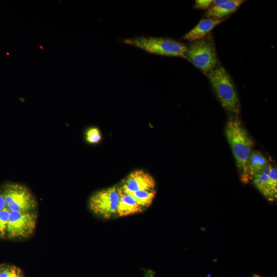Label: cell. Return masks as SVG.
Returning <instances> with one entry per match:
<instances>
[{"mask_svg": "<svg viewBox=\"0 0 277 277\" xmlns=\"http://www.w3.org/2000/svg\"><path fill=\"white\" fill-rule=\"evenodd\" d=\"M101 133L97 128H90L86 132V140L89 143L97 144L101 141Z\"/></svg>", "mask_w": 277, "mask_h": 277, "instance_id": "cell-17", "label": "cell"}, {"mask_svg": "<svg viewBox=\"0 0 277 277\" xmlns=\"http://www.w3.org/2000/svg\"><path fill=\"white\" fill-rule=\"evenodd\" d=\"M255 187L268 199L276 198L277 169L269 165L262 171L252 176Z\"/></svg>", "mask_w": 277, "mask_h": 277, "instance_id": "cell-8", "label": "cell"}, {"mask_svg": "<svg viewBox=\"0 0 277 277\" xmlns=\"http://www.w3.org/2000/svg\"><path fill=\"white\" fill-rule=\"evenodd\" d=\"M186 59L205 74L213 70L217 64V56L214 45L209 39L193 42L186 52Z\"/></svg>", "mask_w": 277, "mask_h": 277, "instance_id": "cell-6", "label": "cell"}, {"mask_svg": "<svg viewBox=\"0 0 277 277\" xmlns=\"http://www.w3.org/2000/svg\"><path fill=\"white\" fill-rule=\"evenodd\" d=\"M119 187L127 193L142 190H155V182L149 173L139 170L131 172Z\"/></svg>", "mask_w": 277, "mask_h": 277, "instance_id": "cell-9", "label": "cell"}, {"mask_svg": "<svg viewBox=\"0 0 277 277\" xmlns=\"http://www.w3.org/2000/svg\"><path fill=\"white\" fill-rule=\"evenodd\" d=\"M0 277H25V275L19 267L12 264H2Z\"/></svg>", "mask_w": 277, "mask_h": 277, "instance_id": "cell-15", "label": "cell"}, {"mask_svg": "<svg viewBox=\"0 0 277 277\" xmlns=\"http://www.w3.org/2000/svg\"><path fill=\"white\" fill-rule=\"evenodd\" d=\"M6 203L4 197L0 190V211L6 208Z\"/></svg>", "mask_w": 277, "mask_h": 277, "instance_id": "cell-19", "label": "cell"}, {"mask_svg": "<svg viewBox=\"0 0 277 277\" xmlns=\"http://www.w3.org/2000/svg\"><path fill=\"white\" fill-rule=\"evenodd\" d=\"M6 239L23 240L31 237L36 227L37 211L29 212L10 210Z\"/></svg>", "mask_w": 277, "mask_h": 277, "instance_id": "cell-7", "label": "cell"}, {"mask_svg": "<svg viewBox=\"0 0 277 277\" xmlns=\"http://www.w3.org/2000/svg\"><path fill=\"white\" fill-rule=\"evenodd\" d=\"M253 277H263V276H261L260 275L256 274H254L253 275Z\"/></svg>", "mask_w": 277, "mask_h": 277, "instance_id": "cell-20", "label": "cell"}, {"mask_svg": "<svg viewBox=\"0 0 277 277\" xmlns=\"http://www.w3.org/2000/svg\"><path fill=\"white\" fill-rule=\"evenodd\" d=\"M211 0H196L194 6L196 8L202 9H208L211 6Z\"/></svg>", "mask_w": 277, "mask_h": 277, "instance_id": "cell-18", "label": "cell"}, {"mask_svg": "<svg viewBox=\"0 0 277 277\" xmlns=\"http://www.w3.org/2000/svg\"><path fill=\"white\" fill-rule=\"evenodd\" d=\"M7 207L11 211L21 212L37 211L38 203L32 192L24 185L11 183L1 189Z\"/></svg>", "mask_w": 277, "mask_h": 277, "instance_id": "cell-4", "label": "cell"}, {"mask_svg": "<svg viewBox=\"0 0 277 277\" xmlns=\"http://www.w3.org/2000/svg\"><path fill=\"white\" fill-rule=\"evenodd\" d=\"M10 214V210L7 207L0 211V238L1 239H6L7 225Z\"/></svg>", "mask_w": 277, "mask_h": 277, "instance_id": "cell-16", "label": "cell"}, {"mask_svg": "<svg viewBox=\"0 0 277 277\" xmlns=\"http://www.w3.org/2000/svg\"><path fill=\"white\" fill-rule=\"evenodd\" d=\"M245 2L242 0H227L217 6H211L206 11L205 16L208 18L223 19L236 11Z\"/></svg>", "mask_w": 277, "mask_h": 277, "instance_id": "cell-11", "label": "cell"}, {"mask_svg": "<svg viewBox=\"0 0 277 277\" xmlns=\"http://www.w3.org/2000/svg\"><path fill=\"white\" fill-rule=\"evenodd\" d=\"M1 268H2V264H0V272H1Z\"/></svg>", "mask_w": 277, "mask_h": 277, "instance_id": "cell-21", "label": "cell"}, {"mask_svg": "<svg viewBox=\"0 0 277 277\" xmlns=\"http://www.w3.org/2000/svg\"><path fill=\"white\" fill-rule=\"evenodd\" d=\"M128 194L131 195L139 205L145 209L152 204L155 197L156 191L155 190H142Z\"/></svg>", "mask_w": 277, "mask_h": 277, "instance_id": "cell-14", "label": "cell"}, {"mask_svg": "<svg viewBox=\"0 0 277 277\" xmlns=\"http://www.w3.org/2000/svg\"><path fill=\"white\" fill-rule=\"evenodd\" d=\"M225 134L232 150L241 180L247 183L248 162L252 151L253 143L247 130L238 118L230 119L227 123Z\"/></svg>", "mask_w": 277, "mask_h": 277, "instance_id": "cell-1", "label": "cell"}, {"mask_svg": "<svg viewBox=\"0 0 277 277\" xmlns=\"http://www.w3.org/2000/svg\"><path fill=\"white\" fill-rule=\"evenodd\" d=\"M268 159L259 151L252 150L249 157L247 172L249 179L269 166Z\"/></svg>", "mask_w": 277, "mask_h": 277, "instance_id": "cell-13", "label": "cell"}, {"mask_svg": "<svg viewBox=\"0 0 277 277\" xmlns=\"http://www.w3.org/2000/svg\"><path fill=\"white\" fill-rule=\"evenodd\" d=\"M225 21V19L204 18L190 31L186 33L183 39L195 42L205 38V36L217 25Z\"/></svg>", "mask_w": 277, "mask_h": 277, "instance_id": "cell-10", "label": "cell"}, {"mask_svg": "<svg viewBox=\"0 0 277 277\" xmlns=\"http://www.w3.org/2000/svg\"><path fill=\"white\" fill-rule=\"evenodd\" d=\"M120 200L117 216L124 217L142 212L144 208L139 205L130 194L122 191L120 187Z\"/></svg>", "mask_w": 277, "mask_h": 277, "instance_id": "cell-12", "label": "cell"}, {"mask_svg": "<svg viewBox=\"0 0 277 277\" xmlns=\"http://www.w3.org/2000/svg\"><path fill=\"white\" fill-rule=\"evenodd\" d=\"M119 200V187L113 186L92 194L88 202L89 209L95 215L109 219L117 215Z\"/></svg>", "mask_w": 277, "mask_h": 277, "instance_id": "cell-5", "label": "cell"}, {"mask_svg": "<svg viewBox=\"0 0 277 277\" xmlns=\"http://www.w3.org/2000/svg\"><path fill=\"white\" fill-rule=\"evenodd\" d=\"M124 43L150 53L186 59L187 47L185 44L172 39L141 36L126 39Z\"/></svg>", "mask_w": 277, "mask_h": 277, "instance_id": "cell-3", "label": "cell"}, {"mask_svg": "<svg viewBox=\"0 0 277 277\" xmlns=\"http://www.w3.org/2000/svg\"><path fill=\"white\" fill-rule=\"evenodd\" d=\"M209 82L224 109L228 112L240 113V101L229 74L221 66L215 67L207 74Z\"/></svg>", "mask_w": 277, "mask_h": 277, "instance_id": "cell-2", "label": "cell"}]
</instances>
